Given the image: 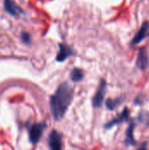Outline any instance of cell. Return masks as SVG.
Returning a JSON list of instances; mask_svg holds the SVG:
<instances>
[{"mask_svg": "<svg viewBox=\"0 0 149 150\" xmlns=\"http://www.w3.org/2000/svg\"><path fill=\"white\" fill-rule=\"evenodd\" d=\"M74 95L73 88L68 83L61 84L50 98V108L55 120H60L66 113Z\"/></svg>", "mask_w": 149, "mask_h": 150, "instance_id": "6da1fadb", "label": "cell"}, {"mask_svg": "<svg viewBox=\"0 0 149 150\" xmlns=\"http://www.w3.org/2000/svg\"><path fill=\"white\" fill-rule=\"evenodd\" d=\"M44 127H45V125L42 123L35 124L31 127L29 136H30V142L32 144H36L40 141V139L42 135Z\"/></svg>", "mask_w": 149, "mask_h": 150, "instance_id": "7a4b0ae2", "label": "cell"}, {"mask_svg": "<svg viewBox=\"0 0 149 150\" xmlns=\"http://www.w3.org/2000/svg\"><path fill=\"white\" fill-rule=\"evenodd\" d=\"M149 34V22L148 21H145L141 27L140 28V30L137 32V33L135 34L134 38L133 39L131 44L132 45H136L140 42H141L146 37H148Z\"/></svg>", "mask_w": 149, "mask_h": 150, "instance_id": "3957f363", "label": "cell"}, {"mask_svg": "<svg viewBox=\"0 0 149 150\" xmlns=\"http://www.w3.org/2000/svg\"><path fill=\"white\" fill-rule=\"evenodd\" d=\"M48 142L51 150H61V135L58 132L54 130L51 132Z\"/></svg>", "mask_w": 149, "mask_h": 150, "instance_id": "277c9868", "label": "cell"}, {"mask_svg": "<svg viewBox=\"0 0 149 150\" xmlns=\"http://www.w3.org/2000/svg\"><path fill=\"white\" fill-rule=\"evenodd\" d=\"M149 60L148 53L146 51L145 48H141L139 51L138 56H137V60H136V66L141 69V70H145L147 69L148 66Z\"/></svg>", "mask_w": 149, "mask_h": 150, "instance_id": "5b68a950", "label": "cell"}, {"mask_svg": "<svg viewBox=\"0 0 149 150\" xmlns=\"http://www.w3.org/2000/svg\"><path fill=\"white\" fill-rule=\"evenodd\" d=\"M105 88H106V83L105 80L101 81V83L98 87V90L93 98V105L95 107H99L104 100L105 93Z\"/></svg>", "mask_w": 149, "mask_h": 150, "instance_id": "8992f818", "label": "cell"}, {"mask_svg": "<svg viewBox=\"0 0 149 150\" xmlns=\"http://www.w3.org/2000/svg\"><path fill=\"white\" fill-rule=\"evenodd\" d=\"M4 6L5 11L12 16H18L22 13V10L11 0H4Z\"/></svg>", "mask_w": 149, "mask_h": 150, "instance_id": "52a82bcc", "label": "cell"}, {"mask_svg": "<svg viewBox=\"0 0 149 150\" xmlns=\"http://www.w3.org/2000/svg\"><path fill=\"white\" fill-rule=\"evenodd\" d=\"M60 50L59 53L57 54L56 60L58 62H63L65 61L68 56L72 54V49L70 47L65 45V44H60Z\"/></svg>", "mask_w": 149, "mask_h": 150, "instance_id": "ba28073f", "label": "cell"}, {"mask_svg": "<svg viewBox=\"0 0 149 150\" xmlns=\"http://www.w3.org/2000/svg\"><path fill=\"white\" fill-rule=\"evenodd\" d=\"M128 110L127 109H125L124 110V112L119 116V118L118 119H116V120H112V121H111V122H109L106 126H105V127H107V128H109V127H112V126H114V125H116V124H118V123H119V122H121V121H123V120H125L127 117H128Z\"/></svg>", "mask_w": 149, "mask_h": 150, "instance_id": "9c48e42d", "label": "cell"}, {"mask_svg": "<svg viewBox=\"0 0 149 150\" xmlns=\"http://www.w3.org/2000/svg\"><path fill=\"white\" fill-rule=\"evenodd\" d=\"M83 77V72L79 69H74L70 74V78L74 82L81 81Z\"/></svg>", "mask_w": 149, "mask_h": 150, "instance_id": "30bf717a", "label": "cell"}, {"mask_svg": "<svg viewBox=\"0 0 149 150\" xmlns=\"http://www.w3.org/2000/svg\"><path fill=\"white\" fill-rule=\"evenodd\" d=\"M133 126L131 125L128 128V131H127V134H126V141L128 143H131L133 145H134V140H133Z\"/></svg>", "mask_w": 149, "mask_h": 150, "instance_id": "8fae6325", "label": "cell"}, {"mask_svg": "<svg viewBox=\"0 0 149 150\" xmlns=\"http://www.w3.org/2000/svg\"><path fill=\"white\" fill-rule=\"evenodd\" d=\"M119 99H115V100L109 99V100H107V102H106L107 107H108L109 109H111V110H112L113 108H115L116 105H119Z\"/></svg>", "mask_w": 149, "mask_h": 150, "instance_id": "7c38bea8", "label": "cell"}, {"mask_svg": "<svg viewBox=\"0 0 149 150\" xmlns=\"http://www.w3.org/2000/svg\"><path fill=\"white\" fill-rule=\"evenodd\" d=\"M21 38L25 43H29L30 42V35L27 33H21Z\"/></svg>", "mask_w": 149, "mask_h": 150, "instance_id": "4fadbf2b", "label": "cell"}, {"mask_svg": "<svg viewBox=\"0 0 149 150\" xmlns=\"http://www.w3.org/2000/svg\"><path fill=\"white\" fill-rule=\"evenodd\" d=\"M142 150H143V149H142Z\"/></svg>", "mask_w": 149, "mask_h": 150, "instance_id": "5bb4252c", "label": "cell"}]
</instances>
